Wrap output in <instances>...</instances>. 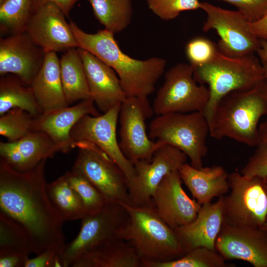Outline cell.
<instances>
[{"mask_svg":"<svg viewBox=\"0 0 267 267\" xmlns=\"http://www.w3.org/2000/svg\"><path fill=\"white\" fill-rule=\"evenodd\" d=\"M46 162L42 161L31 170L19 172L0 160V213L21 226L36 255L47 250L60 254L66 244L64 222L47 192Z\"/></svg>","mask_w":267,"mask_h":267,"instance_id":"cell-1","label":"cell"},{"mask_svg":"<svg viewBox=\"0 0 267 267\" xmlns=\"http://www.w3.org/2000/svg\"><path fill=\"white\" fill-rule=\"evenodd\" d=\"M69 23L79 48L89 51L112 68L128 96L148 97L154 91L157 82L165 71V59H134L123 52L112 32L104 29L94 34L88 33L73 22Z\"/></svg>","mask_w":267,"mask_h":267,"instance_id":"cell-2","label":"cell"},{"mask_svg":"<svg viewBox=\"0 0 267 267\" xmlns=\"http://www.w3.org/2000/svg\"><path fill=\"white\" fill-rule=\"evenodd\" d=\"M267 115V79L248 89L232 91L217 104L209 125L210 135L228 137L247 146L259 142L258 123Z\"/></svg>","mask_w":267,"mask_h":267,"instance_id":"cell-3","label":"cell"},{"mask_svg":"<svg viewBox=\"0 0 267 267\" xmlns=\"http://www.w3.org/2000/svg\"><path fill=\"white\" fill-rule=\"evenodd\" d=\"M120 204L127 211L128 219L120 238L133 247L141 265L175 260L185 254L175 230L158 215L153 206Z\"/></svg>","mask_w":267,"mask_h":267,"instance_id":"cell-4","label":"cell"},{"mask_svg":"<svg viewBox=\"0 0 267 267\" xmlns=\"http://www.w3.org/2000/svg\"><path fill=\"white\" fill-rule=\"evenodd\" d=\"M193 68L195 80L207 85L210 90L209 101L203 112L209 125L217 104L224 96L251 89L266 79L262 63L254 54L231 57L219 51L210 62Z\"/></svg>","mask_w":267,"mask_h":267,"instance_id":"cell-5","label":"cell"},{"mask_svg":"<svg viewBox=\"0 0 267 267\" xmlns=\"http://www.w3.org/2000/svg\"><path fill=\"white\" fill-rule=\"evenodd\" d=\"M209 134V125L202 112L158 115L149 126L148 135L152 140L181 150L189 159L190 165L197 169L203 167Z\"/></svg>","mask_w":267,"mask_h":267,"instance_id":"cell-6","label":"cell"},{"mask_svg":"<svg viewBox=\"0 0 267 267\" xmlns=\"http://www.w3.org/2000/svg\"><path fill=\"white\" fill-rule=\"evenodd\" d=\"M152 105L157 116L169 113H203L210 99L205 85L198 83L189 64L180 63L168 70Z\"/></svg>","mask_w":267,"mask_h":267,"instance_id":"cell-7","label":"cell"},{"mask_svg":"<svg viewBox=\"0 0 267 267\" xmlns=\"http://www.w3.org/2000/svg\"><path fill=\"white\" fill-rule=\"evenodd\" d=\"M228 183L230 193L224 195V222L236 226L262 227L267 217L264 178L234 172L228 174Z\"/></svg>","mask_w":267,"mask_h":267,"instance_id":"cell-8","label":"cell"},{"mask_svg":"<svg viewBox=\"0 0 267 267\" xmlns=\"http://www.w3.org/2000/svg\"><path fill=\"white\" fill-rule=\"evenodd\" d=\"M128 219L124 207L117 203L107 202L97 212L82 219L76 237L66 244L59 254L62 267H72L82 255L95 247L120 238L121 231Z\"/></svg>","mask_w":267,"mask_h":267,"instance_id":"cell-9","label":"cell"},{"mask_svg":"<svg viewBox=\"0 0 267 267\" xmlns=\"http://www.w3.org/2000/svg\"><path fill=\"white\" fill-rule=\"evenodd\" d=\"M78 152L72 169L84 176L108 202L130 204L127 178L119 166L92 142L74 143Z\"/></svg>","mask_w":267,"mask_h":267,"instance_id":"cell-10","label":"cell"},{"mask_svg":"<svg viewBox=\"0 0 267 267\" xmlns=\"http://www.w3.org/2000/svg\"><path fill=\"white\" fill-rule=\"evenodd\" d=\"M154 114L147 97L128 96L121 104L119 146L133 164L150 160L154 152L163 145L152 140L147 132L146 120Z\"/></svg>","mask_w":267,"mask_h":267,"instance_id":"cell-11","label":"cell"},{"mask_svg":"<svg viewBox=\"0 0 267 267\" xmlns=\"http://www.w3.org/2000/svg\"><path fill=\"white\" fill-rule=\"evenodd\" d=\"M200 9L207 14L203 30H215L220 39L219 51L228 56L242 57L254 54L260 48L261 40L250 31L249 22L238 10L221 8L207 2H201Z\"/></svg>","mask_w":267,"mask_h":267,"instance_id":"cell-12","label":"cell"},{"mask_svg":"<svg viewBox=\"0 0 267 267\" xmlns=\"http://www.w3.org/2000/svg\"><path fill=\"white\" fill-rule=\"evenodd\" d=\"M121 104L98 116L86 115L73 127L70 136L74 143L80 141L93 143L104 151L125 174L129 186L135 176L134 164L123 153L117 137V127Z\"/></svg>","mask_w":267,"mask_h":267,"instance_id":"cell-13","label":"cell"},{"mask_svg":"<svg viewBox=\"0 0 267 267\" xmlns=\"http://www.w3.org/2000/svg\"><path fill=\"white\" fill-rule=\"evenodd\" d=\"M187 159L178 149L163 144L154 152L150 160L134 163L135 176L128 187L130 204L153 206L152 198L161 182L170 173L178 171Z\"/></svg>","mask_w":267,"mask_h":267,"instance_id":"cell-14","label":"cell"},{"mask_svg":"<svg viewBox=\"0 0 267 267\" xmlns=\"http://www.w3.org/2000/svg\"><path fill=\"white\" fill-rule=\"evenodd\" d=\"M65 14L55 3L47 2L32 14L25 33L45 53L78 48Z\"/></svg>","mask_w":267,"mask_h":267,"instance_id":"cell-15","label":"cell"},{"mask_svg":"<svg viewBox=\"0 0 267 267\" xmlns=\"http://www.w3.org/2000/svg\"><path fill=\"white\" fill-rule=\"evenodd\" d=\"M225 260H239L254 267H267V231L260 227H240L223 222L215 243Z\"/></svg>","mask_w":267,"mask_h":267,"instance_id":"cell-16","label":"cell"},{"mask_svg":"<svg viewBox=\"0 0 267 267\" xmlns=\"http://www.w3.org/2000/svg\"><path fill=\"white\" fill-rule=\"evenodd\" d=\"M182 182L178 170L170 173L161 182L152 198L157 213L173 229L192 222L202 206L187 195Z\"/></svg>","mask_w":267,"mask_h":267,"instance_id":"cell-17","label":"cell"},{"mask_svg":"<svg viewBox=\"0 0 267 267\" xmlns=\"http://www.w3.org/2000/svg\"><path fill=\"white\" fill-rule=\"evenodd\" d=\"M45 52L25 33L0 39V75L11 74L30 86L41 68Z\"/></svg>","mask_w":267,"mask_h":267,"instance_id":"cell-18","label":"cell"},{"mask_svg":"<svg viewBox=\"0 0 267 267\" xmlns=\"http://www.w3.org/2000/svg\"><path fill=\"white\" fill-rule=\"evenodd\" d=\"M90 98L98 110L105 113L128 97L115 71L89 51L79 48Z\"/></svg>","mask_w":267,"mask_h":267,"instance_id":"cell-19","label":"cell"},{"mask_svg":"<svg viewBox=\"0 0 267 267\" xmlns=\"http://www.w3.org/2000/svg\"><path fill=\"white\" fill-rule=\"evenodd\" d=\"M100 114L91 98L81 100L76 104L42 113L35 116L34 131L45 133L58 146L61 153L74 148L70 136L74 126L84 116Z\"/></svg>","mask_w":267,"mask_h":267,"instance_id":"cell-20","label":"cell"},{"mask_svg":"<svg viewBox=\"0 0 267 267\" xmlns=\"http://www.w3.org/2000/svg\"><path fill=\"white\" fill-rule=\"evenodd\" d=\"M61 152L45 133L33 131L15 141L0 142V160L14 170L26 172Z\"/></svg>","mask_w":267,"mask_h":267,"instance_id":"cell-21","label":"cell"},{"mask_svg":"<svg viewBox=\"0 0 267 267\" xmlns=\"http://www.w3.org/2000/svg\"><path fill=\"white\" fill-rule=\"evenodd\" d=\"M223 199L224 195L214 203L202 205L192 222L174 229L185 253L199 247L216 250V240L224 220Z\"/></svg>","mask_w":267,"mask_h":267,"instance_id":"cell-22","label":"cell"},{"mask_svg":"<svg viewBox=\"0 0 267 267\" xmlns=\"http://www.w3.org/2000/svg\"><path fill=\"white\" fill-rule=\"evenodd\" d=\"M182 182L201 205L211 202L229 190L228 174L221 166L197 169L186 163L178 169Z\"/></svg>","mask_w":267,"mask_h":267,"instance_id":"cell-23","label":"cell"},{"mask_svg":"<svg viewBox=\"0 0 267 267\" xmlns=\"http://www.w3.org/2000/svg\"><path fill=\"white\" fill-rule=\"evenodd\" d=\"M30 86L42 113L69 106L61 82L60 59L55 52L45 53L42 66Z\"/></svg>","mask_w":267,"mask_h":267,"instance_id":"cell-24","label":"cell"},{"mask_svg":"<svg viewBox=\"0 0 267 267\" xmlns=\"http://www.w3.org/2000/svg\"><path fill=\"white\" fill-rule=\"evenodd\" d=\"M71 267H141V260L130 244L118 238L84 254Z\"/></svg>","mask_w":267,"mask_h":267,"instance_id":"cell-25","label":"cell"},{"mask_svg":"<svg viewBox=\"0 0 267 267\" xmlns=\"http://www.w3.org/2000/svg\"><path fill=\"white\" fill-rule=\"evenodd\" d=\"M61 82L69 105L91 98L82 58L78 48H70L60 59Z\"/></svg>","mask_w":267,"mask_h":267,"instance_id":"cell-26","label":"cell"},{"mask_svg":"<svg viewBox=\"0 0 267 267\" xmlns=\"http://www.w3.org/2000/svg\"><path fill=\"white\" fill-rule=\"evenodd\" d=\"M13 108L23 109L35 116L42 113L31 86L15 75L6 74L0 80V115Z\"/></svg>","mask_w":267,"mask_h":267,"instance_id":"cell-27","label":"cell"},{"mask_svg":"<svg viewBox=\"0 0 267 267\" xmlns=\"http://www.w3.org/2000/svg\"><path fill=\"white\" fill-rule=\"evenodd\" d=\"M46 189L53 207L64 222L82 220L86 216L83 202L65 174L47 183Z\"/></svg>","mask_w":267,"mask_h":267,"instance_id":"cell-28","label":"cell"},{"mask_svg":"<svg viewBox=\"0 0 267 267\" xmlns=\"http://www.w3.org/2000/svg\"><path fill=\"white\" fill-rule=\"evenodd\" d=\"M96 18L114 34L126 29L131 22L132 0H88Z\"/></svg>","mask_w":267,"mask_h":267,"instance_id":"cell-29","label":"cell"},{"mask_svg":"<svg viewBox=\"0 0 267 267\" xmlns=\"http://www.w3.org/2000/svg\"><path fill=\"white\" fill-rule=\"evenodd\" d=\"M228 264L216 251L205 247L195 248L182 257L171 261L161 262H146L141 267H229Z\"/></svg>","mask_w":267,"mask_h":267,"instance_id":"cell-30","label":"cell"},{"mask_svg":"<svg viewBox=\"0 0 267 267\" xmlns=\"http://www.w3.org/2000/svg\"><path fill=\"white\" fill-rule=\"evenodd\" d=\"M31 253V245L24 229L11 219L0 213V257L29 256Z\"/></svg>","mask_w":267,"mask_h":267,"instance_id":"cell-31","label":"cell"},{"mask_svg":"<svg viewBox=\"0 0 267 267\" xmlns=\"http://www.w3.org/2000/svg\"><path fill=\"white\" fill-rule=\"evenodd\" d=\"M33 0H5L0 3V31L24 33L33 14Z\"/></svg>","mask_w":267,"mask_h":267,"instance_id":"cell-32","label":"cell"},{"mask_svg":"<svg viewBox=\"0 0 267 267\" xmlns=\"http://www.w3.org/2000/svg\"><path fill=\"white\" fill-rule=\"evenodd\" d=\"M35 116L20 108H13L0 117V134L8 141L24 137L34 129Z\"/></svg>","mask_w":267,"mask_h":267,"instance_id":"cell-33","label":"cell"},{"mask_svg":"<svg viewBox=\"0 0 267 267\" xmlns=\"http://www.w3.org/2000/svg\"><path fill=\"white\" fill-rule=\"evenodd\" d=\"M65 174L83 202L86 215L98 212L108 202L96 187L82 174L73 169Z\"/></svg>","mask_w":267,"mask_h":267,"instance_id":"cell-34","label":"cell"},{"mask_svg":"<svg viewBox=\"0 0 267 267\" xmlns=\"http://www.w3.org/2000/svg\"><path fill=\"white\" fill-rule=\"evenodd\" d=\"M185 54L193 68L211 61L219 52L218 45L204 37L192 38L186 44Z\"/></svg>","mask_w":267,"mask_h":267,"instance_id":"cell-35","label":"cell"},{"mask_svg":"<svg viewBox=\"0 0 267 267\" xmlns=\"http://www.w3.org/2000/svg\"><path fill=\"white\" fill-rule=\"evenodd\" d=\"M146 2L156 16L166 21L176 18L182 11L201 7L199 0H146Z\"/></svg>","mask_w":267,"mask_h":267,"instance_id":"cell-36","label":"cell"},{"mask_svg":"<svg viewBox=\"0 0 267 267\" xmlns=\"http://www.w3.org/2000/svg\"><path fill=\"white\" fill-rule=\"evenodd\" d=\"M253 155L240 170L247 178L267 177V144H259Z\"/></svg>","mask_w":267,"mask_h":267,"instance_id":"cell-37","label":"cell"},{"mask_svg":"<svg viewBox=\"0 0 267 267\" xmlns=\"http://www.w3.org/2000/svg\"><path fill=\"white\" fill-rule=\"evenodd\" d=\"M234 5L250 23L259 20L267 13V0H218Z\"/></svg>","mask_w":267,"mask_h":267,"instance_id":"cell-38","label":"cell"},{"mask_svg":"<svg viewBox=\"0 0 267 267\" xmlns=\"http://www.w3.org/2000/svg\"><path fill=\"white\" fill-rule=\"evenodd\" d=\"M29 258L25 267H62L59 254L52 250H47Z\"/></svg>","mask_w":267,"mask_h":267,"instance_id":"cell-39","label":"cell"},{"mask_svg":"<svg viewBox=\"0 0 267 267\" xmlns=\"http://www.w3.org/2000/svg\"><path fill=\"white\" fill-rule=\"evenodd\" d=\"M80 0H33V13L43 4L51 2L57 4L65 15L68 16L73 6Z\"/></svg>","mask_w":267,"mask_h":267,"instance_id":"cell-40","label":"cell"},{"mask_svg":"<svg viewBox=\"0 0 267 267\" xmlns=\"http://www.w3.org/2000/svg\"><path fill=\"white\" fill-rule=\"evenodd\" d=\"M29 256L8 255L0 257V267H25Z\"/></svg>","mask_w":267,"mask_h":267,"instance_id":"cell-41","label":"cell"},{"mask_svg":"<svg viewBox=\"0 0 267 267\" xmlns=\"http://www.w3.org/2000/svg\"><path fill=\"white\" fill-rule=\"evenodd\" d=\"M249 27L256 37L267 41V13L259 20L249 23Z\"/></svg>","mask_w":267,"mask_h":267,"instance_id":"cell-42","label":"cell"},{"mask_svg":"<svg viewBox=\"0 0 267 267\" xmlns=\"http://www.w3.org/2000/svg\"><path fill=\"white\" fill-rule=\"evenodd\" d=\"M258 144H267V119L258 128Z\"/></svg>","mask_w":267,"mask_h":267,"instance_id":"cell-43","label":"cell"},{"mask_svg":"<svg viewBox=\"0 0 267 267\" xmlns=\"http://www.w3.org/2000/svg\"><path fill=\"white\" fill-rule=\"evenodd\" d=\"M261 62H267V41L261 40V45L256 52Z\"/></svg>","mask_w":267,"mask_h":267,"instance_id":"cell-44","label":"cell"},{"mask_svg":"<svg viewBox=\"0 0 267 267\" xmlns=\"http://www.w3.org/2000/svg\"><path fill=\"white\" fill-rule=\"evenodd\" d=\"M265 79H267V62H261Z\"/></svg>","mask_w":267,"mask_h":267,"instance_id":"cell-45","label":"cell"},{"mask_svg":"<svg viewBox=\"0 0 267 267\" xmlns=\"http://www.w3.org/2000/svg\"><path fill=\"white\" fill-rule=\"evenodd\" d=\"M263 229H264L265 230H266V231H267V217L266 218V219L265 221V222L263 225V226L262 227Z\"/></svg>","mask_w":267,"mask_h":267,"instance_id":"cell-46","label":"cell"},{"mask_svg":"<svg viewBox=\"0 0 267 267\" xmlns=\"http://www.w3.org/2000/svg\"><path fill=\"white\" fill-rule=\"evenodd\" d=\"M264 186L267 192V177L264 178Z\"/></svg>","mask_w":267,"mask_h":267,"instance_id":"cell-47","label":"cell"},{"mask_svg":"<svg viewBox=\"0 0 267 267\" xmlns=\"http://www.w3.org/2000/svg\"><path fill=\"white\" fill-rule=\"evenodd\" d=\"M5 0H0V3H2L3 1H4Z\"/></svg>","mask_w":267,"mask_h":267,"instance_id":"cell-48","label":"cell"}]
</instances>
